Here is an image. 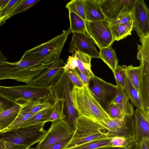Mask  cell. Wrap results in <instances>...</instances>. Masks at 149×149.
<instances>
[{
	"label": "cell",
	"mask_w": 149,
	"mask_h": 149,
	"mask_svg": "<svg viewBox=\"0 0 149 149\" xmlns=\"http://www.w3.org/2000/svg\"><path fill=\"white\" fill-rule=\"evenodd\" d=\"M100 122L107 130V138L122 137L129 143L134 141L135 133L133 116L121 119H112L104 123Z\"/></svg>",
	"instance_id": "8"
},
{
	"label": "cell",
	"mask_w": 149,
	"mask_h": 149,
	"mask_svg": "<svg viewBox=\"0 0 149 149\" xmlns=\"http://www.w3.org/2000/svg\"><path fill=\"white\" fill-rule=\"evenodd\" d=\"M49 92L45 86H37L27 84L13 86H0V95L16 103L22 104L38 99L46 100Z\"/></svg>",
	"instance_id": "7"
},
{
	"label": "cell",
	"mask_w": 149,
	"mask_h": 149,
	"mask_svg": "<svg viewBox=\"0 0 149 149\" xmlns=\"http://www.w3.org/2000/svg\"><path fill=\"white\" fill-rule=\"evenodd\" d=\"M22 105L20 103H17L12 107L0 113V129L1 131L8 127L15 120Z\"/></svg>",
	"instance_id": "21"
},
{
	"label": "cell",
	"mask_w": 149,
	"mask_h": 149,
	"mask_svg": "<svg viewBox=\"0 0 149 149\" xmlns=\"http://www.w3.org/2000/svg\"><path fill=\"white\" fill-rule=\"evenodd\" d=\"M5 110L3 106L0 104V113Z\"/></svg>",
	"instance_id": "48"
},
{
	"label": "cell",
	"mask_w": 149,
	"mask_h": 149,
	"mask_svg": "<svg viewBox=\"0 0 149 149\" xmlns=\"http://www.w3.org/2000/svg\"><path fill=\"white\" fill-rule=\"evenodd\" d=\"M133 20L119 24L110 26L114 42L117 41L131 35L133 27Z\"/></svg>",
	"instance_id": "22"
},
{
	"label": "cell",
	"mask_w": 149,
	"mask_h": 149,
	"mask_svg": "<svg viewBox=\"0 0 149 149\" xmlns=\"http://www.w3.org/2000/svg\"><path fill=\"white\" fill-rule=\"evenodd\" d=\"M1 130L0 129V132H1Z\"/></svg>",
	"instance_id": "49"
},
{
	"label": "cell",
	"mask_w": 149,
	"mask_h": 149,
	"mask_svg": "<svg viewBox=\"0 0 149 149\" xmlns=\"http://www.w3.org/2000/svg\"><path fill=\"white\" fill-rule=\"evenodd\" d=\"M21 1V0H10L6 6L0 10V19L9 14Z\"/></svg>",
	"instance_id": "37"
},
{
	"label": "cell",
	"mask_w": 149,
	"mask_h": 149,
	"mask_svg": "<svg viewBox=\"0 0 149 149\" xmlns=\"http://www.w3.org/2000/svg\"><path fill=\"white\" fill-rule=\"evenodd\" d=\"M133 117L135 133L134 142L139 143L144 138H149V116L136 109Z\"/></svg>",
	"instance_id": "18"
},
{
	"label": "cell",
	"mask_w": 149,
	"mask_h": 149,
	"mask_svg": "<svg viewBox=\"0 0 149 149\" xmlns=\"http://www.w3.org/2000/svg\"><path fill=\"white\" fill-rule=\"evenodd\" d=\"M46 123L24 127L1 133L0 132V149H7L16 145L29 148L40 142L47 131L44 129Z\"/></svg>",
	"instance_id": "3"
},
{
	"label": "cell",
	"mask_w": 149,
	"mask_h": 149,
	"mask_svg": "<svg viewBox=\"0 0 149 149\" xmlns=\"http://www.w3.org/2000/svg\"><path fill=\"white\" fill-rule=\"evenodd\" d=\"M91 81V86H89L91 90L98 102L105 109L108 103L116 95L117 86L107 82L95 75Z\"/></svg>",
	"instance_id": "12"
},
{
	"label": "cell",
	"mask_w": 149,
	"mask_h": 149,
	"mask_svg": "<svg viewBox=\"0 0 149 149\" xmlns=\"http://www.w3.org/2000/svg\"><path fill=\"white\" fill-rule=\"evenodd\" d=\"M7 149H35V148H27L23 145H16L10 147Z\"/></svg>",
	"instance_id": "45"
},
{
	"label": "cell",
	"mask_w": 149,
	"mask_h": 149,
	"mask_svg": "<svg viewBox=\"0 0 149 149\" xmlns=\"http://www.w3.org/2000/svg\"><path fill=\"white\" fill-rule=\"evenodd\" d=\"M129 144L125 139L118 137L113 138L111 142V146H113L128 147Z\"/></svg>",
	"instance_id": "40"
},
{
	"label": "cell",
	"mask_w": 149,
	"mask_h": 149,
	"mask_svg": "<svg viewBox=\"0 0 149 149\" xmlns=\"http://www.w3.org/2000/svg\"><path fill=\"white\" fill-rule=\"evenodd\" d=\"M52 64L40 63L34 60H20L14 63L0 61V80L10 79L28 84Z\"/></svg>",
	"instance_id": "2"
},
{
	"label": "cell",
	"mask_w": 149,
	"mask_h": 149,
	"mask_svg": "<svg viewBox=\"0 0 149 149\" xmlns=\"http://www.w3.org/2000/svg\"><path fill=\"white\" fill-rule=\"evenodd\" d=\"M66 72L74 86L80 88L84 85L74 69Z\"/></svg>",
	"instance_id": "36"
},
{
	"label": "cell",
	"mask_w": 149,
	"mask_h": 149,
	"mask_svg": "<svg viewBox=\"0 0 149 149\" xmlns=\"http://www.w3.org/2000/svg\"><path fill=\"white\" fill-rule=\"evenodd\" d=\"M85 20L92 21L105 19L100 6V0H84Z\"/></svg>",
	"instance_id": "19"
},
{
	"label": "cell",
	"mask_w": 149,
	"mask_h": 149,
	"mask_svg": "<svg viewBox=\"0 0 149 149\" xmlns=\"http://www.w3.org/2000/svg\"><path fill=\"white\" fill-rule=\"evenodd\" d=\"M113 138H107L95 140L68 149H95L105 146H111Z\"/></svg>",
	"instance_id": "31"
},
{
	"label": "cell",
	"mask_w": 149,
	"mask_h": 149,
	"mask_svg": "<svg viewBox=\"0 0 149 149\" xmlns=\"http://www.w3.org/2000/svg\"><path fill=\"white\" fill-rule=\"evenodd\" d=\"M69 17L70 22L69 29L71 33H86L85 21L72 12H69Z\"/></svg>",
	"instance_id": "28"
},
{
	"label": "cell",
	"mask_w": 149,
	"mask_h": 149,
	"mask_svg": "<svg viewBox=\"0 0 149 149\" xmlns=\"http://www.w3.org/2000/svg\"><path fill=\"white\" fill-rule=\"evenodd\" d=\"M74 69L76 70L84 85L89 86L90 82L91 79L82 73L76 67Z\"/></svg>",
	"instance_id": "43"
},
{
	"label": "cell",
	"mask_w": 149,
	"mask_h": 149,
	"mask_svg": "<svg viewBox=\"0 0 149 149\" xmlns=\"http://www.w3.org/2000/svg\"><path fill=\"white\" fill-rule=\"evenodd\" d=\"M132 13L133 30L139 37L149 35V10L144 0H136Z\"/></svg>",
	"instance_id": "13"
},
{
	"label": "cell",
	"mask_w": 149,
	"mask_h": 149,
	"mask_svg": "<svg viewBox=\"0 0 149 149\" xmlns=\"http://www.w3.org/2000/svg\"><path fill=\"white\" fill-rule=\"evenodd\" d=\"M36 113L25 112L21 108L15 120L8 127L1 131V132L3 133L18 129L22 123Z\"/></svg>",
	"instance_id": "30"
},
{
	"label": "cell",
	"mask_w": 149,
	"mask_h": 149,
	"mask_svg": "<svg viewBox=\"0 0 149 149\" xmlns=\"http://www.w3.org/2000/svg\"><path fill=\"white\" fill-rule=\"evenodd\" d=\"M41 1V0H21L20 2L9 14L0 19V26L12 16L26 11Z\"/></svg>",
	"instance_id": "27"
},
{
	"label": "cell",
	"mask_w": 149,
	"mask_h": 149,
	"mask_svg": "<svg viewBox=\"0 0 149 149\" xmlns=\"http://www.w3.org/2000/svg\"><path fill=\"white\" fill-rule=\"evenodd\" d=\"M136 0H100L102 12L109 22L132 12Z\"/></svg>",
	"instance_id": "10"
},
{
	"label": "cell",
	"mask_w": 149,
	"mask_h": 149,
	"mask_svg": "<svg viewBox=\"0 0 149 149\" xmlns=\"http://www.w3.org/2000/svg\"><path fill=\"white\" fill-rule=\"evenodd\" d=\"M85 22L86 33L100 49L112 45L114 41L109 22L106 19Z\"/></svg>",
	"instance_id": "9"
},
{
	"label": "cell",
	"mask_w": 149,
	"mask_h": 149,
	"mask_svg": "<svg viewBox=\"0 0 149 149\" xmlns=\"http://www.w3.org/2000/svg\"><path fill=\"white\" fill-rule=\"evenodd\" d=\"M111 45L100 49L99 58L102 59L113 72L118 65V61L115 52Z\"/></svg>",
	"instance_id": "24"
},
{
	"label": "cell",
	"mask_w": 149,
	"mask_h": 149,
	"mask_svg": "<svg viewBox=\"0 0 149 149\" xmlns=\"http://www.w3.org/2000/svg\"><path fill=\"white\" fill-rule=\"evenodd\" d=\"M125 68L127 77L139 92L140 66L135 67L132 65L128 66L125 65Z\"/></svg>",
	"instance_id": "32"
},
{
	"label": "cell",
	"mask_w": 149,
	"mask_h": 149,
	"mask_svg": "<svg viewBox=\"0 0 149 149\" xmlns=\"http://www.w3.org/2000/svg\"><path fill=\"white\" fill-rule=\"evenodd\" d=\"M64 119L52 122L51 125L35 149H44L73 134Z\"/></svg>",
	"instance_id": "11"
},
{
	"label": "cell",
	"mask_w": 149,
	"mask_h": 149,
	"mask_svg": "<svg viewBox=\"0 0 149 149\" xmlns=\"http://www.w3.org/2000/svg\"><path fill=\"white\" fill-rule=\"evenodd\" d=\"M105 110L112 118L123 119L126 117L124 116L118 106L116 104L109 103Z\"/></svg>",
	"instance_id": "35"
},
{
	"label": "cell",
	"mask_w": 149,
	"mask_h": 149,
	"mask_svg": "<svg viewBox=\"0 0 149 149\" xmlns=\"http://www.w3.org/2000/svg\"><path fill=\"white\" fill-rule=\"evenodd\" d=\"M72 96L74 107L78 116L106 123L112 119L95 97L89 86L73 87Z\"/></svg>",
	"instance_id": "1"
},
{
	"label": "cell",
	"mask_w": 149,
	"mask_h": 149,
	"mask_svg": "<svg viewBox=\"0 0 149 149\" xmlns=\"http://www.w3.org/2000/svg\"><path fill=\"white\" fill-rule=\"evenodd\" d=\"M78 50L91 58H99V53L94 41L86 33H73L69 52L72 54L74 51Z\"/></svg>",
	"instance_id": "15"
},
{
	"label": "cell",
	"mask_w": 149,
	"mask_h": 149,
	"mask_svg": "<svg viewBox=\"0 0 149 149\" xmlns=\"http://www.w3.org/2000/svg\"><path fill=\"white\" fill-rule=\"evenodd\" d=\"M16 103L0 95V104L5 110L12 107Z\"/></svg>",
	"instance_id": "42"
},
{
	"label": "cell",
	"mask_w": 149,
	"mask_h": 149,
	"mask_svg": "<svg viewBox=\"0 0 149 149\" xmlns=\"http://www.w3.org/2000/svg\"><path fill=\"white\" fill-rule=\"evenodd\" d=\"M51 87L54 97L64 101L67 114L64 120L70 132L73 133L78 115L73 103L72 92L73 85L66 72L63 71L58 81Z\"/></svg>",
	"instance_id": "6"
},
{
	"label": "cell",
	"mask_w": 149,
	"mask_h": 149,
	"mask_svg": "<svg viewBox=\"0 0 149 149\" xmlns=\"http://www.w3.org/2000/svg\"><path fill=\"white\" fill-rule=\"evenodd\" d=\"M107 138V130L100 122L78 116L76 119L75 129L72 138L64 149Z\"/></svg>",
	"instance_id": "4"
},
{
	"label": "cell",
	"mask_w": 149,
	"mask_h": 149,
	"mask_svg": "<svg viewBox=\"0 0 149 149\" xmlns=\"http://www.w3.org/2000/svg\"><path fill=\"white\" fill-rule=\"evenodd\" d=\"M117 87L116 95L109 103L117 104L124 116H132L134 111L133 107L129 102L128 97L124 89Z\"/></svg>",
	"instance_id": "20"
},
{
	"label": "cell",
	"mask_w": 149,
	"mask_h": 149,
	"mask_svg": "<svg viewBox=\"0 0 149 149\" xmlns=\"http://www.w3.org/2000/svg\"><path fill=\"white\" fill-rule=\"evenodd\" d=\"M84 0H72L68 2L65 7L69 12L74 13L85 21Z\"/></svg>",
	"instance_id": "33"
},
{
	"label": "cell",
	"mask_w": 149,
	"mask_h": 149,
	"mask_svg": "<svg viewBox=\"0 0 149 149\" xmlns=\"http://www.w3.org/2000/svg\"><path fill=\"white\" fill-rule=\"evenodd\" d=\"M52 107L41 110L25 121L20 127L36 125L48 122L52 113Z\"/></svg>",
	"instance_id": "26"
},
{
	"label": "cell",
	"mask_w": 149,
	"mask_h": 149,
	"mask_svg": "<svg viewBox=\"0 0 149 149\" xmlns=\"http://www.w3.org/2000/svg\"><path fill=\"white\" fill-rule=\"evenodd\" d=\"M124 90L129 99L136 107V109L141 111L145 115L149 116L145 113L142 102L138 91L133 86L127 77Z\"/></svg>",
	"instance_id": "23"
},
{
	"label": "cell",
	"mask_w": 149,
	"mask_h": 149,
	"mask_svg": "<svg viewBox=\"0 0 149 149\" xmlns=\"http://www.w3.org/2000/svg\"><path fill=\"white\" fill-rule=\"evenodd\" d=\"M10 0H0V10L3 8Z\"/></svg>",
	"instance_id": "46"
},
{
	"label": "cell",
	"mask_w": 149,
	"mask_h": 149,
	"mask_svg": "<svg viewBox=\"0 0 149 149\" xmlns=\"http://www.w3.org/2000/svg\"><path fill=\"white\" fill-rule=\"evenodd\" d=\"M53 104L47 101L38 99L30 101L22 104L21 109L24 111L36 113L42 110L51 108Z\"/></svg>",
	"instance_id": "25"
},
{
	"label": "cell",
	"mask_w": 149,
	"mask_h": 149,
	"mask_svg": "<svg viewBox=\"0 0 149 149\" xmlns=\"http://www.w3.org/2000/svg\"><path fill=\"white\" fill-rule=\"evenodd\" d=\"M64 104L65 102L63 100L54 97L52 113L48 122L65 119L66 116L64 112Z\"/></svg>",
	"instance_id": "29"
},
{
	"label": "cell",
	"mask_w": 149,
	"mask_h": 149,
	"mask_svg": "<svg viewBox=\"0 0 149 149\" xmlns=\"http://www.w3.org/2000/svg\"><path fill=\"white\" fill-rule=\"evenodd\" d=\"M133 18V14L132 12L125 16L110 22H109V24L110 26L123 24L132 20Z\"/></svg>",
	"instance_id": "41"
},
{
	"label": "cell",
	"mask_w": 149,
	"mask_h": 149,
	"mask_svg": "<svg viewBox=\"0 0 149 149\" xmlns=\"http://www.w3.org/2000/svg\"><path fill=\"white\" fill-rule=\"evenodd\" d=\"M139 93L144 111L149 115V63H140Z\"/></svg>",
	"instance_id": "17"
},
{
	"label": "cell",
	"mask_w": 149,
	"mask_h": 149,
	"mask_svg": "<svg viewBox=\"0 0 149 149\" xmlns=\"http://www.w3.org/2000/svg\"><path fill=\"white\" fill-rule=\"evenodd\" d=\"M95 149H129L128 147L105 146L99 147Z\"/></svg>",
	"instance_id": "44"
},
{
	"label": "cell",
	"mask_w": 149,
	"mask_h": 149,
	"mask_svg": "<svg viewBox=\"0 0 149 149\" xmlns=\"http://www.w3.org/2000/svg\"><path fill=\"white\" fill-rule=\"evenodd\" d=\"M8 59L5 57L1 53L0 50V61H6Z\"/></svg>",
	"instance_id": "47"
},
{
	"label": "cell",
	"mask_w": 149,
	"mask_h": 149,
	"mask_svg": "<svg viewBox=\"0 0 149 149\" xmlns=\"http://www.w3.org/2000/svg\"><path fill=\"white\" fill-rule=\"evenodd\" d=\"M65 64L62 59H59L28 84L37 86H51L56 83L63 73Z\"/></svg>",
	"instance_id": "14"
},
{
	"label": "cell",
	"mask_w": 149,
	"mask_h": 149,
	"mask_svg": "<svg viewBox=\"0 0 149 149\" xmlns=\"http://www.w3.org/2000/svg\"><path fill=\"white\" fill-rule=\"evenodd\" d=\"M125 65H118L113 72L116 83V85L124 89L127 78Z\"/></svg>",
	"instance_id": "34"
},
{
	"label": "cell",
	"mask_w": 149,
	"mask_h": 149,
	"mask_svg": "<svg viewBox=\"0 0 149 149\" xmlns=\"http://www.w3.org/2000/svg\"><path fill=\"white\" fill-rule=\"evenodd\" d=\"M128 147L129 149H149V138H144L139 143L132 142Z\"/></svg>",
	"instance_id": "39"
},
{
	"label": "cell",
	"mask_w": 149,
	"mask_h": 149,
	"mask_svg": "<svg viewBox=\"0 0 149 149\" xmlns=\"http://www.w3.org/2000/svg\"><path fill=\"white\" fill-rule=\"evenodd\" d=\"M91 58L79 51H75L69 56L63 67L64 71L66 72L77 67L83 74L91 79L95 75L91 70Z\"/></svg>",
	"instance_id": "16"
},
{
	"label": "cell",
	"mask_w": 149,
	"mask_h": 149,
	"mask_svg": "<svg viewBox=\"0 0 149 149\" xmlns=\"http://www.w3.org/2000/svg\"><path fill=\"white\" fill-rule=\"evenodd\" d=\"M73 134L44 149H64L71 140Z\"/></svg>",
	"instance_id": "38"
},
{
	"label": "cell",
	"mask_w": 149,
	"mask_h": 149,
	"mask_svg": "<svg viewBox=\"0 0 149 149\" xmlns=\"http://www.w3.org/2000/svg\"><path fill=\"white\" fill-rule=\"evenodd\" d=\"M71 33L69 29L48 41L25 52L20 60H45L55 62L60 56L68 36Z\"/></svg>",
	"instance_id": "5"
}]
</instances>
